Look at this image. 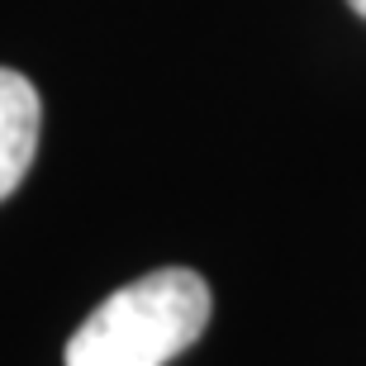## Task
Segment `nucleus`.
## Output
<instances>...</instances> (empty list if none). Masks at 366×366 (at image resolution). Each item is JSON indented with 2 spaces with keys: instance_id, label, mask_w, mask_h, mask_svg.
I'll use <instances>...</instances> for the list:
<instances>
[{
  "instance_id": "2",
  "label": "nucleus",
  "mask_w": 366,
  "mask_h": 366,
  "mask_svg": "<svg viewBox=\"0 0 366 366\" xmlns=\"http://www.w3.org/2000/svg\"><path fill=\"white\" fill-rule=\"evenodd\" d=\"M43 129V100L24 71L0 67V200L29 177Z\"/></svg>"
},
{
  "instance_id": "1",
  "label": "nucleus",
  "mask_w": 366,
  "mask_h": 366,
  "mask_svg": "<svg viewBox=\"0 0 366 366\" xmlns=\"http://www.w3.org/2000/svg\"><path fill=\"white\" fill-rule=\"evenodd\" d=\"M209 324V285L190 267H162L95 305L67 342V366H167Z\"/></svg>"
},
{
  "instance_id": "3",
  "label": "nucleus",
  "mask_w": 366,
  "mask_h": 366,
  "mask_svg": "<svg viewBox=\"0 0 366 366\" xmlns=\"http://www.w3.org/2000/svg\"><path fill=\"white\" fill-rule=\"evenodd\" d=\"M347 5H352V10H357V14L366 19V0H347Z\"/></svg>"
}]
</instances>
